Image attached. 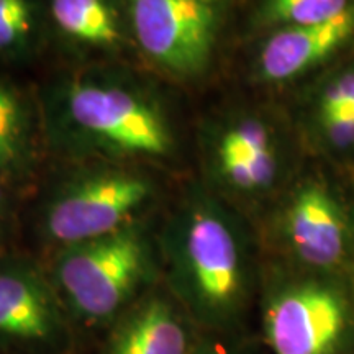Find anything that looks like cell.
<instances>
[{
	"instance_id": "7",
	"label": "cell",
	"mask_w": 354,
	"mask_h": 354,
	"mask_svg": "<svg viewBox=\"0 0 354 354\" xmlns=\"http://www.w3.org/2000/svg\"><path fill=\"white\" fill-rule=\"evenodd\" d=\"M74 322L50 272L21 256H0V348L25 354H64Z\"/></svg>"
},
{
	"instance_id": "4",
	"label": "cell",
	"mask_w": 354,
	"mask_h": 354,
	"mask_svg": "<svg viewBox=\"0 0 354 354\" xmlns=\"http://www.w3.org/2000/svg\"><path fill=\"white\" fill-rule=\"evenodd\" d=\"M156 194L151 177L128 165L81 167L64 176L43 198L38 233L55 251L94 240L141 221Z\"/></svg>"
},
{
	"instance_id": "12",
	"label": "cell",
	"mask_w": 354,
	"mask_h": 354,
	"mask_svg": "<svg viewBox=\"0 0 354 354\" xmlns=\"http://www.w3.org/2000/svg\"><path fill=\"white\" fill-rule=\"evenodd\" d=\"M51 17L57 32L79 48L113 53L125 39L109 0H51Z\"/></svg>"
},
{
	"instance_id": "13",
	"label": "cell",
	"mask_w": 354,
	"mask_h": 354,
	"mask_svg": "<svg viewBox=\"0 0 354 354\" xmlns=\"http://www.w3.org/2000/svg\"><path fill=\"white\" fill-rule=\"evenodd\" d=\"M35 153V115L15 84L0 77V179L24 174Z\"/></svg>"
},
{
	"instance_id": "15",
	"label": "cell",
	"mask_w": 354,
	"mask_h": 354,
	"mask_svg": "<svg viewBox=\"0 0 354 354\" xmlns=\"http://www.w3.org/2000/svg\"><path fill=\"white\" fill-rule=\"evenodd\" d=\"M35 35L32 0H0V56H20L32 46Z\"/></svg>"
},
{
	"instance_id": "18",
	"label": "cell",
	"mask_w": 354,
	"mask_h": 354,
	"mask_svg": "<svg viewBox=\"0 0 354 354\" xmlns=\"http://www.w3.org/2000/svg\"><path fill=\"white\" fill-rule=\"evenodd\" d=\"M10 209V189H8V180L0 179V228L8 216Z\"/></svg>"
},
{
	"instance_id": "16",
	"label": "cell",
	"mask_w": 354,
	"mask_h": 354,
	"mask_svg": "<svg viewBox=\"0 0 354 354\" xmlns=\"http://www.w3.org/2000/svg\"><path fill=\"white\" fill-rule=\"evenodd\" d=\"M343 109L354 110V68L331 77L318 94L317 113Z\"/></svg>"
},
{
	"instance_id": "9",
	"label": "cell",
	"mask_w": 354,
	"mask_h": 354,
	"mask_svg": "<svg viewBox=\"0 0 354 354\" xmlns=\"http://www.w3.org/2000/svg\"><path fill=\"white\" fill-rule=\"evenodd\" d=\"M277 228L292 258L313 271H339L353 259L354 234L346 210L315 180L300 184L287 197Z\"/></svg>"
},
{
	"instance_id": "1",
	"label": "cell",
	"mask_w": 354,
	"mask_h": 354,
	"mask_svg": "<svg viewBox=\"0 0 354 354\" xmlns=\"http://www.w3.org/2000/svg\"><path fill=\"white\" fill-rule=\"evenodd\" d=\"M44 128L56 149L84 161H166L176 151L161 102L112 71H82L55 84L44 100Z\"/></svg>"
},
{
	"instance_id": "6",
	"label": "cell",
	"mask_w": 354,
	"mask_h": 354,
	"mask_svg": "<svg viewBox=\"0 0 354 354\" xmlns=\"http://www.w3.org/2000/svg\"><path fill=\"white\" fill-rule=\"evenodd\" d=\"M130 26L154 68L180 81L209 68L221 24L220 0H128Z\"/></svg>"
},
{
	"instance_id": "10",
	"label": "cell",
	"mask_w": 354,
	"mask_h": 354,
	"mask_svg": "<svg viewBox=\"0 0 354 354\" xmlns=\"http://www.w3.org/2000/svg\"><path fill=\"white\" fill-rule=\"evenodd\" d=\"M194 323L169 290H148L110 325L104 354H194Z\"/></svg>"
},
{
	"instance_id": "2",
	"label": "cell",
	"mask_w": 354,
	"mask_h": 354,
	"mask_svg": "<svg viewBox=\"0 0 354 354\" xmlns=\"http://www.w3.org/2000/svg\"><path fill=\"white\" fill-rule=\"evenodd\" d=\"M166 289L196 325L228 330L251 295V254L240 221L218 198L194 189L156 236Z\"/></svg>"
},
{
	"instance_id": "3",
	"label": "cell",
	"mask_w": 354,
	"mask_h": 354,
	"mask_svg": "<svg viewBox=\"0 0 354 354\" xmlns=\"http://www.w3.org/2000/svg\"><path fill=\"white\" fill-rule=\"evenodd\" d=\"M48 272L74 325L110 326L156 284L158 241L136 221L55 251Z\"/></svg>"
},
{
	"instance_id": "19",
	"label": "cell",
	"mask_w": 354,
	"mask_h": 354,
	"mask_svg": "<svg viewBox=\"0 0 354 354\" xmlns=\"http://www.w3.org/2000/svg\"><path fill=\"white\" fill-rule=\"evenodd\" d=\"M194 354H233V353L228 351V349H225L223 346H220V344L198 342Z\"/></svg>"
},
{
	"instance_id": "11",
	"label": "cell",
	"mask_w": 354,
	"mask_h": 354,
	"mask_svg": "<svg viewBox=\"0 0 354 354\" xmlns=\"http://www.w3.org/2000/svg\"><path fill=\"white\" fill-rule=\"evenodd\" d=\"M354 35V6L325 24L286 26L266 38L256 73L266 82H284L313 69Z\"/></svg>"
},
{
	"instance_id": "8",
	"label": "cell",
	"mask_w": 354,
	"mask_h": 354,
	"mask_svg": "<svg viewBox=\"0 0 354 354\" xmlns=\"http://www.w3.org/2000/svg\"><path fill=\"white\" fill-rule=\"evenodd\" d=\"M205 158L215 184L238 197L268 194L282 167L276 130L258 113H233L210 127Z\"/></svg>"
},
{
	"instance_id": "14",
	"label": "cell",
	"mask_w": 354,
	"mask_h": 354,
	"mask_svg": "<svg viewBox=\"0 0 354 354\" xmlns=\"http://www.w3.org/2000/svg\"><path fill=\"white\" fill-rule=\"evenodd\" d=\"M351 7L349 0H264L261 21L277 28L325 24Z\"/></svg>"
},
{
	"instance_id": "17",
	"label": "cell",
	"mask_w": 354,
	"mask_h": 354,
	"mask_svg": "<svg viewBox=\"0 0 354 354\" xmlns=\"http://www.w3.org/2000/svg\"><path fill=\"white\" fill-rule=\"evenodd\" d=\"M318 125L322 135L331 146L339 149L354 146V110H331L318 113Z\"/></svg>"
},
{
	"instance_id": "5",
	"label": "cell",
	"mask_w": 354,
	"mask_h": 354,
	"mask_svg": "<svg viewBox=\"0 0 354 354\" xmlns=\"http://www.w3.org/2000/svg\"><path fill=\"white\" fill-rule=\"evenodd\" d=\"M263 328L272 354H339L353 330V307L330 282L290 279L269 289Z\"/></svg>"
}]
</instances>
